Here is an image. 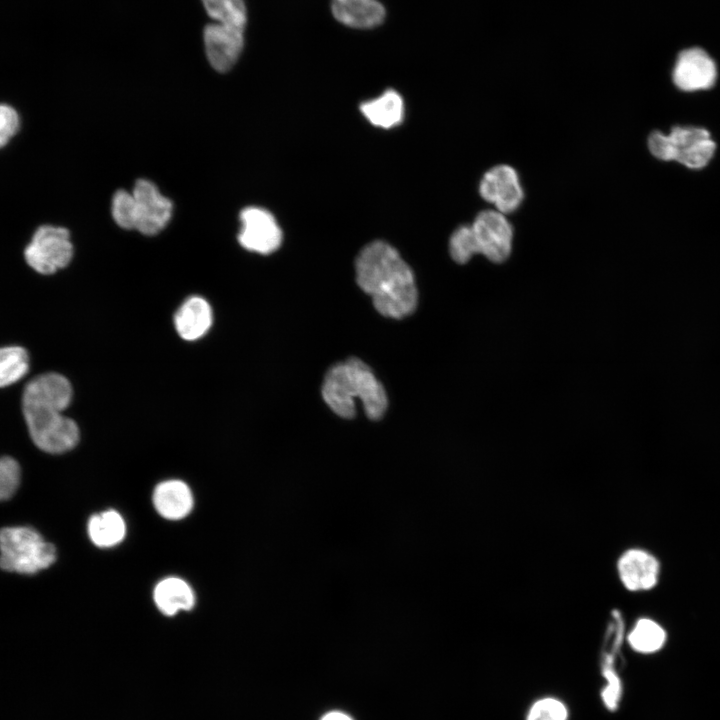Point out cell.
<instances>
[{
	"mask_svg": "<svg viewBox=\"0 0 720 720\" xmlns=\"http://www.w3.org/2000/svg\"><path fill=\"white\" fill-rule=\"evenodd\" d=\"M240 221L238 241L242 247L264 255L279 248L282 232L269 211L259 207H246L240 213Z\"/></svg>",
	"mask_w": 720,
	"mask_h": 720,
	"instance_id": "10",
	"label": "cell"
},
{
	"mask_svg": "<svg viewBox=\"0 0 720 720\" xmlns=\"http://www.w3.org/2000/svg\"><path fill=\"white\" fill-rule=\"evenodd\" d=\"M322 396L334 413L342 418L356 414L355 400H361L372 420L380 419L387 409V396L372 370L361 360L350 358L331 367L324 379Z\"/></svg>",
	"mask_w": 720,
	"mask_h": 720,
	"instance_id": "3",
	"label": "cell"
},
{
	"mask_svg": "<svg viewBox=\"0 0 720 720\" xmlns=\"http://www.w3.org/2000/svg\"><path fill=\"white\" fill-rule=\"evenodd\" d=\"M215 22L205 26L204 45L210 65L218 72L229 71L244 46L247 11L244 0H201Z\"/></svg>",
	"mask_w": 720,
	"mask_h": 720,
	"instance_id": "4",
	"label": "cell"
},
{
	"mask_svg": "<svg viewBox=\"0 0 720 720\" xmlns=\"http://www.w3.org/2000/svg\"><path fill=\"white\" fill-rule=\"evenodd\" d=\"M356 281L371 296L376 310L386 317L400 319L417 305L413 273L398 251L384 241H373L359 253Z\"/></svg>",
	"mask_w": 720,
	"mask_h": 720,
	"instance_id": "2",
	"label": "cell"
},
{
	"mask_svg": "<svg viewBox=\"0 0 720 720\" xmlns=\"http://www.w3.org/2000/svg\"><path fill=\"white\" fill-rule=\"evenodd\" d=\"M567 710L558 700L546 698L531 708L528 720H566Z\"/></svg>",
	"mask_w": 720,
	"mask_h": 720,
	"instance_id": "25",
	"label": "cell"
},
{
	"mask_svg": "<svg viewBox=\"0 0 720 720\" xmlns=\"http://www.w3.org/2000/svg\"><path fill=\"white\" fill-rule=\"evenodd\" d=\"M321 720H352L348 715L341 712H330Z\"/></svg>",
	"mask_w": 720,
	"mask_h": 720,
	"instance_id": "27",
	"label": "cell"
},
{
	"mask_svg": "<svg viewBox=\"0 0 720 720\" xmlns=\"http://www.w3.org/2000/svg\"><path fill=\"white\" fill-rule=\"evenodd\" d=\"M479 193L503 214L514 212L524 198L518 173L508 165H498L488 170L480 181Z\"/></svg>",
	"mask_w": 720,
	"mask_h": 720,
	"instance_id": "11",
	"label": "cell"
},
{
	"mask_svg": "<svg viewBox=\"0 0 720 720\" xmlns=\"http://www.w3.org/2000/svg\"><path fill=\"white\" fill-rule=\"evenodd\" d=\"M193 495L189 486L180 480H166L159 483L153 492L156 511L168 520L186 517L193 508Z\"/></svg>",
	"mask_w": 720,
	"mask_h": 720,
	"instance_id": "15",
	"label": "cell"
},
{
	"mask_svg": "<svg viewBox=\"0 0 720 720\" xmlns=\"http://www.w3.org/2000/svg\"><path fill=\"white\" fill-rule=\"evenodd\" d=\"M628 640L634 650L641 653H653L664 645L666 632L655 621L643 618L636 623Z\"/></svg>",
	"mask_w": 720,
	"mask_h": 720,
	"instance_id": "21",
	"label": "cell"
},
{
	"mask_svg": "<svg viewBox=\"0 0 720 720\" xmlns=\"http://www.w3.org/2000/svg\"><path fill=\"white\" fill-rule=\"evenodd\" d=\"M648 148L660 160L676 161L690 169H701L712 159L716 144L705 128L675 126L668 134L653 131L648 137Z\"/></svg>",
	"mask_w": 720,
	"mask_h": 720,
	"instance_id": "5",
	"label": "cell"
},
{
	"mask_svg": "<svg viewBox=\"0 0 720 720\" xmlns=\"http://www.w3.org/2000/svg\"><path fill=\"white\" fill-rule=\"evenodd\" d=\"M88 534L96 546L109 548L124 539L126 525L121 514L110 509L90 517Z\"/></svg>",
	"mask_w": 720,
	"mask_h": 720,
	"instance_id": "19",
	"label": "cell"
},
{
	"mask_svg": "<svg viewBox=\"0 0 720 720\" xmlns=\"http://www.w3.org/2000/svg\"><path fill=\"white\" fill-rule=\"evenodd\" d=\"M112 216L118 226L123 229H134L133 196L131 192L118 190L112 200Z\"/></svg>",
	"mask_w": 720,
	"mask_h": 720,
	"instance_id": "24",
	"label": "cell"
},
{
	"mask_svg": "<svg viewBox=\"0 0 720 720\" xmlns=\"http://www.w3.org/2000/svg\"><path fill=\"white\" fill-rule=\"evenodd\" d=\"M659 562L650 553L632 549L625 552L618 561V572L624 586L631 591L648 590L654 587L659 576Z\"/></svg>",
	"mask_w": 720,
	"mask_h": 720,
	"instance_id": "13",
	"label": "cell"
},
{
	"mask_svg": "<svg viewBox=\"0 0 720 720\" xmlns=\"http://www.w3.org/2000/svg\"><path fill=\"white\" fill-rule=\"evenodd\" d=\"M20 482V467L18 462L10 457L0 458V501L10 498L16 491Z\"/></svg>",
	"mask_w": 720,
	"mask_h": 720,
	"instance_id": "23",
	"label": "cell"
},
{
	"mask_svg": "<svg viewBox=\"0 0 720 720\" xmlns=\"http://www.w3.org/2000/svg\"><path fill=\"white\" fill-rule=\"evenodd\" d=\"M29 369V356L20 346L0 348V388L19 381Z\"/></svg>",
	"mask_w": 720,
	"mask_h": 720,
	"instance_id": "20",
	"label": "cell"
},
{
	"mask_svg": "<svg viewBox=\"0 0 720 720\" xmlns=\"http://www.w3.org/2000/svg\"><path fill=\"white\" fill-rule=\"evenodd\" d=\"M24 257L32 269L43 275L65 268L73 257L69 231L59 226H39L24 250Z\"/></svg>",
	"mask_w": 720,
	"mask_h": 720,
	"instance_id": "7",
	"label": "cell"
},
{
	"mask_svg": "<svg viewBox=\"0 0 720 720\" xmlns=\"http://www.w3.org/2000/svg\"><path fill=\"white\" fill-rule=\"evenodd\" d=\"M56 559L55 547L30 527L0 530V568L8 572L34 574Z\"/></svg>",
	"mask_w": 720,
	"mask_h": 720,
	"instance_id": "6",
	"label": "cell"
},
{
	"mask_svg": "<svg viewBox=\"0 0 720 720\" xmlns=\"http://www.w3.org/2000/svg\"><path fill=\"white\" fill-rule=\"evenodd\" d=\"M360 110L371 124L388 129L402 122L404 102L398 92L388 89L377 98L363 102Z\"/></svg>",
	"mask_w": 720,
	"mask_h": 720,
	"instance_id": "18",
	"label": "cell"
},
{
	"mask_svg": "<svg viewBox=\"0 0 720 720\" xmlns=\"http://www.w3.org/2000/svg\"><path fill=\"white\" fill-rule=\"evenodd\" d=\"M19 128L20 117L16 109L8 104H0V149L9 143Z\"/></svg>",
	"mask_w": 720,
	"mask_h": 720,
	"instance_id": "26",
	"label": "cell"
},
{
	"mask_svg": "<svg viewBox=\"0 0 720 720\" xmlns=\"http://www.w3.org/2000/svg\"><path fill=\"white\" fill-rule=\"evenodd\" d=\"M476 254L495 263L505 261L512 249L513 229L503 213L497 210L480 212L471 224Z\"/></svg>",
	"mask_w": 720,
	"mask_h": 720,
	"instance_id": "8",
	"label": "cell"
},
{
	"mask_svg": "<svg viewBox=\"0 0 720 720\" xmlns=\"http://www.w3.org/2000/svg\"><path fill=\"white\" fill-rule=\"evenodd\" d=\"M449 252L453 260L464 264L476 254L471 225L459 226L449 240Z\"/></svg>",
	"mask_w": 720,
	"mask_h": 720,
	"instance_id": "22",
	"label": "cell"
},
{
	"mask_svg": "<svg viewBox=\"0 0 720 720\" xmlns=\"http://www.w3.org/2000/svg\"><path fill=\"white\" fill-rule=\"evenodd\" d=\"M131 193L134 229L148 236L158 234L171 218L172 202L146 179H139Z\"/></svg>",
	"mask_w": 720,
	"mask_h": 720,
	"instance_id": "9",
	"label": "cell"
},
{
	"mask_svg": "<svg viewBox=\"0 0 720 720\" xmlns=\"http://www.w3.org/2000/svg\"><path fill=\"white\" fill-rule=\"evenodd\" d=\"M71 400L72 386L58 373L38 375L25 386L24 419L32 441L42 451L59 454L77 445L79 428L75 421L62 414Z\"/></svg>",
	"mask_w": 720,
	"mask_h": 720,
	"instance_id": "1",
	"label": "cell"
},
{
	"mask_svg": "<svg viewBox=\"0 0 720 720\" xmlns=\"http://www.w3.org/2000/svg\"><path fill=\"white\" fill-rule=\"evenodd\" d=\"M153 598L157 608L167 616L175 615L181 610H190L195 604L192 588L178 577L161 580L154 589Z\"/></svg>",
	"mask_w": 720,
	"mask_h": 720,
	"instance_id": "17",
	"label": "cell"
},
{
	"mask_svg": "<svg viewBox=\"0 0 720 720\" xmlns=\"http://www.w3.org/2000/svg\"><path fill=\"white\" fill-rule=\"evenodd\" d=\"M672 78L675 86L682 91L707 90L716 82V64L703 49L689 48L678 55Z\"/></svg>",
	"mask_w": 720,
	"mask_h": 720,
	"instance_id": "12",
	"label": "cell"
},
{
	"mask_svg": "<svg viewBox=\"0 0 720 720\" xmlns=\"http://www.w3.org/2000/svg\"><path fill=\"white\" fill-rule=\"evenodd\" d=\"M174 323L181 338L187 341L197 340L205 335L211 326L210 305L201 297H190L177 310Z\"/></svg>",
	"mask_w": 720,
	"mask_h": 720,
	"instance_id": "16",
	"label": "cell"
},
{
	"mask_svg": "<svg viewBox=\"0 0 720 720\" xmlns=\"http://www.w3.org/2000/svg\"><path fill=\"white\" fill-rule=\"evenodd\" d=\"M332 14L340 23L356 29H371L382 24L385 7L378 0H332Z\"/></svg>",
	"mask_w": 720,
	"mask_h": 720,
	"instance_id": "14",
	"label": "cell"
}]
</instances>
